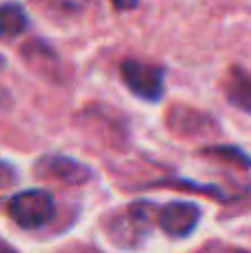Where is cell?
<instances>
[{
  "mask_svg": "<svg viewBox=\"0 0 251 253\" xmlns=\"http://www.w3.org/2000/svg\"><path fill=\"white\" fill-rule=\"evenodd\" d=\"M160 207L149 200H136L127 209L116 211L107 222L109 240L120 249H136L158 224Z\"/></svg>",
  "mask_w": 251,
  "mask_h": 253,
  "instance_id": "1",
  "label": "cell"
},
{
  "mask_svg": "<svg viewBox=\"0 0 251 253\" xmlns=\"http://www.w3.org/2000/svg\"><path fill=\"white\" fill-rule=\"evenodd\" d=\"M4 209L20 229L34 231V229H42L53 220L56 202L47 189H27L9 198L4 202Z\"/></svg>",
  "mask_w": 251,
  "mask_h": 253,
  "instance_id": "2",
  "label": "cell"
},
{
  "mask_svg": "<svg viewBox=\"0 0 251 253\" xmlns=\"http://www.w3.org/2000/svg\"><path fill=\"white\" fill-rule=\"evenodd\" d=\"M120 76L129 91L140 100L158 102L165 96V69L160 65L125 58L120 62Z\"/></svg>",
  "mask_w": 251,
  "mask_h": 253,
  "instance_id": "3",
  "label": "cell"
},
{
  "mask_svg": "<svg viewBox=\"0 0 251 253\" xmlns=\"http://www.w3.org/2000/svg\"><path fill=\"white\" fill-rule=\"evenodd\" d=\"M34 173L42 180H58L62 184L78 187L93 178V171L80 160H74L69 156L60 153H47L34 165Z\"/></svg>",
  "mask_w": 251,
  "mask_h": 253,
  "instance_id": "4",
  "label": "cell"
},
{
  "mask_svg": "<svg viewBox=\"0 0 251 253\" xmlns=\"http://www.w3.org/2000/svg\"><path fill=\"white\" fill-rule=\"evenodd\" d=\"M171 133L180 135V138H203V135L216 133V120L207 116L205 111L194 109L187 105H173L167 109V118H165Z\"/></svg>",
  "mask_w": 251,
  "mask_h": 253,
  "instance_id": "5",
  "label": "cell"
},
{
  "mask_svg": "<svg viewBox=\"0 0 251 253\" xmlns=\"http://www.w3.org/2000/svg\"><path fill=\"white\" fill-rule=\"evenodd\" d=\"M200 222V207L194 202L173 200L160 207L158 227L169 238H187Z\"/></svg>",
  "mask_w": 251,
  "mask_h": 253,
  "instance_id": "6",
  "label": "cell"
},
{
  "mask_svg": "<svg viewBox=\"0 0 251 253\" xmlns=\"http://www.w3.org/2000/svg\"><path fill=\"white\" fill-rule=\"evenodd\" d=\"M20 53H22V60L27 62V67L31 71H36L38 76L47 78L49 83H62L65 80V69H62L60 56L44 40L40 38L29 40V42L22 44Z\"/></svg>",
  "mask_w": 251,
  "mask_h": 253,
  "instance_id": "7",
  "label": "cell"
},
{
  "mask_svg": "<svg viewBox=\"0 0 251 253\" xmlns=\"http://www.w3.org/2000/svg\"><path fill=\"white\" fill-rule=\"evenodd\" d=\"M222 91L231 107L243 114H251V71L234 65L222 80Z\"/></svg>",
  "mask_w": 251,
  "mask_h": 253,
  "instance_id": "8",
  "label": "cell"
},
{
  "mask_svg": "<svg viewBox=\"0 0 251 253\" xmlns=\"http://www.w3.org/2000/svg\"><path fill=\"white\" fill-rule=\"evenodd\" d=\"M29 27V16L18 2L0 4V38L11 40L25 34Z\"/></svg>",
  "mask_w": 251,
  "mask_h": 253,
  "instance_id": "9",
  "label": "cell"
},
{
  "mask_svg": "<svg viewBox=\"0 0 251 253\" xmlns=\"http://www.w3.org/2000/svg\"><path fill=\"white\" fill-rule=\"evenodd\" d=\"M200 156L213 158V160H222L225 165H234L238 169H251V156L243 151L240 147L234 144H213V147L200 149Z\"/></svg>",
  "mask_w": 251,
  "mask_h": 253,
  "instance_id": "10",
  "label": "cell"
},
{
  "mask_svg": "<svg viewBox=\"0 0 251 253\" xmlns=\"http://www.w3.org/2000/svg\"><path fill=\"white\" fill-rule=\"evenodd\" d=\"M145 187H165V189H178V191H189V193H200V196H211L220 202H229V193H225L216 184H200L194 180H158L154 184H145Z\"/></svg>",
  "mask_w": 251,
  "mask_h": 253,
  "instance_id": "11",
  "label": "cell"
},
{
  "mask_svg": "<svg viewBox=\"0 0 251 253\" xmlns=\"http://www.w3.org/2000/svg\"><path fill=\"white\" fill-rule=\"evenodd\" d=\"M44 9L51 13H65V16H76V13L84 11L91 0H40Z\"/></svg>",
  "mask_w": 251,
  "mask_h": 253,
  "instance_id": "12",
  "label": "cell"
},
{
  "mask_svg": "<svg viewBox=\"0 0 251 253\" xmlns=\"http://www.w3.org/2000/svg\"><path fill=\"white\" fill-rule=\"evenodd\" d=\"M18 182V169L9 160H0V189H9Z\"/></svg>",
  "mask_w": 251,
  "mask_h": 253,
  "instance_id": "13",
  "label": "cell"
},
{
  "mask_svg": "<svg viewBox=\"0 0 251 253\" xmlns=\"http://www.w3.org/2000/svg\"><path fill=\"white\" fill-rule=\"evenodd\" d=\"M111 4H114L118 11H131V9L138 7V0H111Z\"/></svg>",
  "mask_w": 251,
  "mask_h": 253,
  "instance_id": "14",
  "label": "cell"
}]
</instances>
